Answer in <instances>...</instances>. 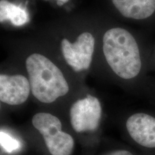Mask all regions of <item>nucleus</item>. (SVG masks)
<instances>
[{
  "label": "nucleus",
  "instance_id": "6",
  "mask_svg": "<svg viewBox=\"0 0 155 155\" xmlns=\"http://www.w3.org/2000/svg\"><path fill=\"white\" fill-rule=\"evenodd\" d=\"M31 91L30 81L22 75H0V101L12 106L26 101Z\"/></svg>",
  "mask_w": 155,
  "mask_h": 155
},
{
  "label": "nucleus",
  "instance_id": "11",
  "mask_svg": "<svg viewBox=\"0 0 155 155\" xmlns=\"http://www.w3.org/2000/svg\"><path fill=\"white\" fill-rule=\"evenodd\" d=\"M104 155H133L131 152H129V151L127 150H115L113 152H108L107 154Z\"/></svg>",
  "mask_w": 155,
  "mask_h": 155
},
{
  "label": "nucleus",
  "instance_id": "10",
  "mask_svg": "<svg viewBox=\"0 0 155 155\" xmlns=\"http://www.w3.org/2000/svg\"><path fill=\"white\" fill-rule=\"evenodd\" d=\"M0 141H1V147L8 154H14L18 152L21 148L20 141L12 137L9 134L5 131H1L0 132Z\"/></svg>",
  "mask_w": 155,
  "mask_h": 155
},
{
  "label": "nucleus",
  "instance_id": "3",
  "mask_svg": "<svg viewBox=\"0 0 155 155\" xmlns=\"http://www.w3.org/2000/svg\"><path fill=\"white\" fill-rule=\"evenodd\" d=\"M32 125L43 137L48 151L52 155H71L74 140L61 130V120L49 113H38L33 116Z\"/></svg>",
  "mask_w": 155,
  "mask_h": 155
},
{
  "label": "nucleus",
  "instance_id": "8",
  "mask_svg": "<svg viewBox=\"0 0 155 155\" xmlns=\"http://www.w3.org/2000/svg\"><path fill=\"white\" fill-rule=\"evenodd\" d=\"M122 16L136 21H144L155 16V0H112Z\"/></svg>",
  "mask_w": 155,
  "mask_h": 155
},
{
  "label": "nucleus",
  "instance_id": "12",
  "mask_svg": "<svg viewBox=\"0 0 155 155\" xmlns=\"http://www.w3.org/2000/svg\"><path fill=\"white\" fill-rule=\"evenodd\" d=\"M69 0H57V4L58 6H62L64 4L67 3Z\"/></svg>",
  "mask_w": 155,
  "mask_h": 155
},
{
  "label": "nucleus",
  "instance_id": "7",
  "mask_svg": "<svg viewBox=\"0 0 155 155\" xmlns=\"http://www.w3.org/2000/svg\"><path fill=\"white\" fill-rule=\"evenodd\" d=\"M126 127L129 134L137 144L147 148H155V117L145 113H137L128 118Z\"/></svg>",
  "mask_w": 155,
  "mask_h": 155
},
{
  "label": "nucleus",
  "instance_id": "4",
  "mask_svg": "<svg viewBox=\"0 0 155 155\" xmlns=\"http://www.w3.org/2000/svg\"><path fill=\"white\" fill-rule=\"evenodd\" d=\"M71 123L76 132L94 131L99 126L101 106L96 97L87 95L73 104L70 111Z\"/></svg>",
  "mask_w": 155,
  "mask_h": 155
},
{
  "label": "nucleus",
  "instance_id": "5",
  "mask_svg": "<svg viewBox=\"0 0 155 155\" xmlns=\"http://www.w3.org/2000/svg\"><path fill=\"white\" fill-rule=\"evenodd\" d=\"M61 50L67 63L75 72L90 68L94 51L95 40L90 32H83L74 43L67 39L61 41Z\"/></svg>",
  "mask_w": 155,
  "mask_h": 155
},
{
  "label": "nucleus",
  "instance_id": "9",
  "mask_svg": "<svg viewBox=\"0 0 155 155\" xmlns=\"http://www.w3.org/2000/svg\"><path fill=\"white\" fill-rule=\"evenodd\" d=\"M10 21L15 26H22L29 21L27 10L19 5L10 2L8 0L0 1V22Z\"/></svg>",
  "mask_w": 155,
  "mask_h": 155
},
{
  "label": "nucleus",
  "instance_id": "2",
  "mask_svg": "<svg viewBox=\"0 0 155 155\" xmlns=\"http://www.w3.org/2000/svg\"><path fill=\"white\" fill-rule=\"evenodd\" d=\"M25 65L31 91L40 102L50 104L68 94L69 86L63 73L45 56L32 54Z\"/></svg>",
  "mask_w": 155,
  "mask_h": 155
},
{
  "label": "nucleus",
  "instance_id": "1",
  "mask_svg": "<svg viewBox=\"0 0 155 155\" xmlns=\"http://www.w3.org/2000/svg\"><path fill=\"white\" fill-rule=\"evenodd\" d=\"M103 50L109 66L121 78L132 80L141 74L143 68L141 48L129 31L122 28L106 31L103 38Z\"/></svg>",
  "mask_w": 155,
  "mask_h": 155
}]
</instances>
